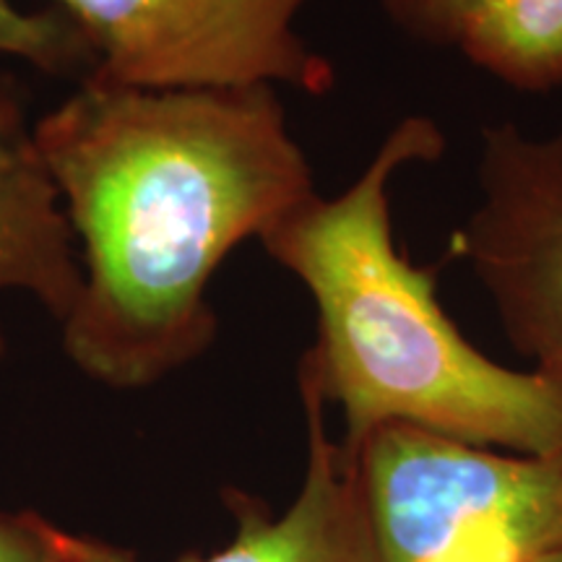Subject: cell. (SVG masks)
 Returning a JSON list of instances; mask_svg holds the SVG:
<instances>
[{"label": "cell", "mask_w": 562, "mask_h": 562, "mask_svg": "<svg viewBox=\"0 0 562 562\" xmlns=\"http://www.w3.org/2000/svg\"><path fill=\"white\" fill-rule=\"evenodd\" d=\"M83 286L63 351L91 381L149 389L216 339L211 279L315 188L277 87L131 89L83 81L34 123Z\"/></svg>", "instance_id": "1"}, {"label": "cell", "mask_w": 562, "mask_h": 562, "mask_svg": "<svg viewBox=\"0 0 562 562\" xmlns=\"http://www.w3.org/2000/svg\"><path fill=\"white\" fill-rule=\"evenodd\" d=\"M442 149L438 123L404 117L347 191L311 195L258 237L318 313L297 370L339 406L344 451L381 427L412 425L510 453H560L562 383L492 362L463 339L442 311L438 269L412 263L393 240L391 180Z\"/></svg>", "instance_id": "2"}, {"label": "cell", "mask_w": 562, "mask_h": 562, "mask_svg": "<svg viewBox=\"0 0 562 562\" xmlns=\"http://www.w3.org/2000/svg\"><path fill=\"white\" fill-rule=\"evenodd\" d=\"M344 453L383 562H539L562 547V451L389 425Z\"/></svg>", "instance_id": "3"}, {"label": "cell", "mask_w": 562, "mask_h": 562, "mask_svg": "<svg viewBox=\"0 0 562 562\" xmlns=\"http://www.w3.org/2000/svg\"><path fill=\"white\" fill-rule=\"evenodd\" d=\"M89 45L87 81L131 89L294 87L323 97L336 70L297 32L311 0H53ZM83 83V81H81Z\"/></svg>", "instance_id": "4"}, {"label": "cell", "mask_w": 562, "mask_h": 562, "mask_svg": "<svg viewBox=\"0 0 562 562\" xmlns=\"http://www.w3.org/2000/svg\"><path fill=\"white\" fill-rule=\"evenodd\" d=\"M476 186L451 256L487 290L513 347L562 383V123L544 136L487 125Z\"/></svg>", "instance_id": "5"}, {"label": "cell", "mask_w": 562, "mask_h": 562, "mask_svg": "<svg viewBox=\"0 0 562 562\" xmlns=\"http://www.w3.org/2000/svg\"><path fill=\"white\" fill-rule=\"evenodd\" d=\"M307 430V467L294 503L271 513L258 497L224 492L235 537L220 552L186 554L178 562H383L364 516L355 467L341 442L328 438L326 402L307 372L297 370ZM89 562H138L108 542Z\"/></svg>", "instance_id": "6"}, {"label": "cell", "mask_w": 562, "mask_h": 562, "mask_svg": "<svg viewBox=\"0 0 562 562\" xmlns=\"http://www.w3.org/2000/svg\"><path fill=\"white\" fill-rule=\"evenodd\" d=\"M83 286L66 206L34 144L26 100L0 81V292L19 290L63 323Z\"/></svg>", "instance_id": "7"}, {"label": "cell", "mask_w": 562, "mask_h": 562, "mask_svg": "<svg viewBox=\"0 0 562 562\" xmlns=\"http://www.w3.org/2000/svg\"><path fill=\"white\" fill-rule=\"evenodd\" d=\"M453 47L513 89L560 87L562 0H474Z\"/></svg>", "instance_id": "8"}, {"label": "cell", "mask_w": 562, "mask_h": 562, "mask_svg": "<svg viewBox=\"0 0 562 562\" xmlns=\"http://www.w3.org/2000/svg\"><path fill=\"white\" fill-rule=\"evenodd\" d=\"M0 55L26 60L47 76L87 81L97 68L94 47L66 11H21L0 0Z\"/></svg>", "instance_id": "9"}, {"label": "cell", "mask_w": 562, "mask_h": 562, "mask_svg": "<svg viewBox=\"0 0 562 562\" xmlns=\"http://www.w3.org/2000/svg\"><path fill=\"white\" fill-rule=\"evenodd\" d=\"M97 542L60 529L34 510L0 508V562H89Z\"/></svg>", "instance_id": "10"}, {"label": "cell", "mask_w": 562, "mask_h": 562, "mask_svg": "<svg viewBox=\"0 0 562 562\" xmlns=\"http://www.w3.org/2000/svg\"><path fill=\"white\" fill-rule=\"evenodd\" d=\"M472 3L474 0H381L391 24L425 45H456Z\"/></svg>", "instance_id": "11"}, {"label": "cell", "mask_w": 562, "mask_h": 562, "mask_svg": "<svg viewBox=\"0 0 562 562\" xmlns=\"http://www.w3.org/2000/svg\"><path fill=\"white\" fill-rule=\"evenodd\" d=\"M5 351H9V339H5L3 326H0V362L5 360Z\"/></svg>", "instance_id": "12"}, {"label": "cell", "mask_w": 562, "mask_h": 562, "mask_svg": "<svg viewBox=\"0 0 562 562\" xmlns=\"http://www.w3.org/2000/svg\"><path fill=\"white\" fill-rule=\"evenodd\" d=\"M539 562H562V547L560 550H554L552 554H547V558H542Z\"/></svg>", "instance_id": "13"}]
</instances>
